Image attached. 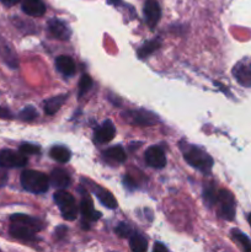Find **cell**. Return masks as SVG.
Wrapping results in <instances>:
<instances>
[{
	"label": "cell",
	"instance_id": "cell-1",
	"mask_svg": "<svg viewBox=\"0 0 251 252\" xmlns=\"http://www.w3.org/2000/svg\"><path fill=\"white\" fill-rule=\"evenodd\" d=\"M10 220H11L10 234L19 240H33L36 233H38L43 228V224L41 220L25 216V214H14V216H11Z\"/></svg>",
	"mask_w": 251,
	"mask_h": 252
},
{
	"label": "cell",
	"instance_id": "cell-2",
	"mask_svg": "<svg viewBox=\"0 0 251 252\" xmlns=\"http://www.w3.org/2000/svg\"><path fill=\"white\" fill-rule=\"evenodd\" d=\"M22 187L31 193H44L49 189V179L41 171L25 170L20 177Z\"/></svg>",
	"mask_w": 251,
	"mask_h": 252
},
{
	"label": "cell",
	"instance_id": "cell-3",
	"mask_svg": "<svg viewBox=\"0 0 251 252\" xmlns=\"http://www.w3.org/2000/svg\"><path fill=\"white\" fill-rule=\"evenodd\" d=\"M184 152V158L191 166L204 174H209L213 167V159L199 148L193 145H186V148H181Z\"/></svg>",
	"mask_w": 251,
	"mask_h": 252
},
{
	"label": "cell",
	"instance_id": "cell-4",
	"mask_svg": "<svg viewBox=\"0 0 251 252\" xmlns=\"http://www.w3.org/2000/svg\"><path fill=\"white\" fill-rule=\"evenodd\" d=\"M54 201L61 211L62 217L65 220H75L78 217V206L75 198L65 191H58L54 193Z\"/></svg>",
	"mask_w": 251,
	"mask_h": 252
},
{
	"label": "cell",
	"instance_id": "cell-5",
	"mask_svg": "<svg viewBox=\"0 0 251 252\" xmlns=\"http://www.w3.org/2000/svg\"><path fill=\"white\" fill-rule=\"evenodd\" d=\"M217 203L219 206V213L225 220H233L235 218V198L228 189H220L217 194Z\"/></svg>",
	"mask_w": 251,
	"mask_h": 252
},
{
	"label": "cell",
	"instance_id": "cell-6",
	"mask_svg": "<svg viewBox=\"0 0 251 252\" xmlns=\"http://www.w3.org/2000/svg\"><path fill=\"white\" fill-rule=\"evenodd\" d=\"M123 117L133 126H154L157 122V115L144 110L127 111L123 113Z\"/></svg>",
	"mask_w": 251,
	"mask_h": 252
},
{
	"label": "cell",
	"instance_id": "cell-7",
	"mask_svg": "<svg viewBox=\"0 0 251 252\" xmlns=\"http://www.w3.org/2000/svg\"><path fill=\"white\" fill-rule=\"evenodd\" d=\"M27 164V158L22 153L4 149L0 152V167H22Z\"/></svg>",
	"mask_w": 251,
	"mask_h": 252
},
{
	"label": "cell",
	"instance_id": "cell-8",
	"mask_svg": "<svg viewBox=\"0 0 251 252\" xmlns=\"http://www.w3.org/2000/svg\"><path fill=\"white\" fill-rule=\"evenodd\" d=\"M233 75L240 85L245 88L251 86V58H244L235 64Z\"/></svg>",
	"mask_w": 251,
	"mask_h": 252
},
{
	"label": "cell",
	"instance_id": "cell-9",
	"mask_svg": "<svg viewBox=\"0 0 251 252\" xmlns=\"http://www.w3.org/2000/svg\"><path fill=\"white\" fill-rule=\"evenodd\" d=\"M145 161L149 166L155 169H162L166 165V157L161 148L150 147L145 152Z\"/></svg>",
	"mask_w": 251,
	"mask_h": 252
},
{
	"label": "cell",
	"instance_id": "cell-10",
	"mask_svg": "<svg viewBox=\"0 0 251 252\" xmlns=\"http://www.w3.org/2000/svg\"><path fill=\"white\" fill-rule=\"evenodd\" d=\"M48 30L52 33V36L56 37L57 39L61 41H66L70 37V29H69L68 24L59 19H52L48 21Z\"/></svg>",
	"mask_w": 251,
	"mask_h": 252
},
{
	"label": "cell",
	"instance_id": "cell-11",
	"mask_svg": "<svg viewBox=\"0 0 251 252\" xmlns=\"http://www.w3.org/2000/svg\"><path fill=\"white\" fill-rule=\"evenodd\" d=\"M144 17L147 24L150 27L157 26L161 17V10H160L159 2L157 0H148L144 5Z\"/></svg>",
	"mask_w": 251,
	"mask_h": 252
},
{
	"label": "cell",
	"instance_id": "cell-12",
	"mask_svg": "<svg viewBox=\"0 0 251 252\" xmlns=\"http://www.w3.org/2000/svg\"><path fill=\"white\" fill-rule=\"evenodd\" d=\"M80 212L81 214H83L84 221L86 220V223H91V221H95L101 218L100 212L95 211L93 201H91L90 197L86 194V192H84L83 193V198H81V203H80Z\"/></svg>",
	"mask_w": 251,
	"mask_h": 252
},
{
	"label": "cell",
	"instance_id": "cell-13",
	"mask_svg": "<svg viewBox=\"0 0 251 252\" xmlns=\"http://www.w3.org/2000/svg\"><path fill=\"white\" fill-rule=\"evenodd\" d=\"M116 128L111 121H105L95 129V140L97 143H108L115 138Z\"/></svg>",
	"mask_w": 251,
	"mask_h": 252
},
{
	"label": "cell",
	"instance_id": "cell-14",
	"mask_svg": "<svg viewBox=\"0 0 251 252\" xmlns=\"http://www.w3.org/2000/svg\"><path fill=\"white\" fill-rule=\"evenodd\" d=\"M90 186H91V189H93L94 194L97 197L98 201H100L103 206L107 207V208L110 209L117 208V201H116V198L112 196V193H111L110 191L102 189V187L98 186V185L96 184H90Z\"/></svg>",
	"mask_w": 251,
	"mask_h": 252
},
{
	"label": "cell",
	"instance_id": "cell-15",
	"mask_svg": "<svg viewBox=\"0 0 251 252\" xmlns=\"http://www.w3.org/2000/svg\"><path fill=\"white\" fill-rule=\"evenodd\" d=\"M49 181L57 189H66V187L70 186V175L68 174V171L63 169H56L52 171L51 177H49Z\"/></svg>",
	"mask_w": 251,
	"mask_h": 252
},
{
	"label": "cell",
	"instance_id": "cell-16",
	"mask_svg": "<svg viewBox=\"0 0 251 252\" xmlns=\"http://www.w3.org/2000/svg\"><path fill=\"white\" fill-rule=\"evenodd\" d=\"M22 11L29 16H42L46 12V5L42 0H25Z\"/></svg>",
	"mask_w": 251,
	"mask_h": 252
},
{
	"label": "cell",
	"instance_id": "cell-17",
	"mask_svg": "<svg viewBox=\"0 0 251 252\" xmlns=\"http://www.w3.org/2000/svg\"><path fill=\"white\" fill-rule=\"evenodd\" d=\"M56 68L59 73H62L65 76H71L74 75L76 70L75 63H74L73 59L68 56H59L56 59Z\"/></svg>",
	"mask_w": 251,
	"mask_h": 252
},
{
	"label": "cell",
	"instance_id": "cell-18",
	"mask_svg": "<svg viewBox=\"0 0 251 252\" xmlns=\"http://www.w3.org/2000/svg\"><path fill=\"white\" fill-rule=\"evenodd\" d=\"M66 97H68L66 95H58V96H54V97L48 98V100L44 102V112H46L48 116H53L54 113H57L59 110H61L64 101L66 100Z\"/></svg>",
	"mask_w": 251,
	"mask_h": 252
},
{
	"label": "cell",
	"instance_id": "cell-19",
	"mask_svg": "<svg viewBox=\"0 0 251 252\" xmlns=\"http://www.w3.org/2000/svg\"><path fill=\"white\" fill-rule=\"evenodd\" d=\"M129 246L132 251L134 252H144L148 249V241L143 235L138 233L130 234L129 236Z\"/></svg>",
	"mask_w": 251,
	"mask_h": 252
},
{
	"label": "cell",
	"instance_id": "cell-20",
	"mask_svg": "<svg viewBox=\"0 0 251 252\" xmlns=\"http://www.w3.org/2000/svg\"><path fill=\"white\" fill-rule=\"evenodd\" d=\"M51 157L52 159H54L56 161L62 162V164H65L70 160V152L69 149H66L65 147H62V145H57L51 149Z\"/></svg>",
	"mask_w": 251,
	"mask_h": 252
},
{
	"label": "cell",
	"instance_id": "cell-21",
	"mask_svg": "<svg viewBox=\"0 0 251 252\" xmlns=\"http://www.w3.org/2000/svg\"><path fill=\"white\" fill-rule=\"evenodd\" d=\"M160 47V41L159 39H152V41H148L138 49V56L140 59H144L147 57H149L153 52L157 51Z\"/></svg>",
	"mask_w": 251,
	"mask_h": 252
},
{
	"label": "cell",
	"instance_id": "cell-22",
	"mask_svg": "<svg viewBox=\"0 0 251 252\" xmlns=\"http://www.w3.org/2000/svg\"><path fill=\"white\" fill-rule=\"evenodd\" d=\"M231 236H233L234 240L241 246V249H243L244 251H251V240L245 235V234L241 233L239 229H233V230H231Z\"/></svg>",
	"mask_w": 251,
	"mask_h": 252
},
{
	"label": "cell",
	"instance_id": "cell-23",
	"mask_svg": "<svg viewBox=\"0 0 251 252\" xmlns=\"http://www.w3.org/2000/svg\"><path fill=\"white\" fill-rule=\"evenodd\" d=\"M103 154H105V157H107L108 159L117 162H123L126 161V159H127V155H126L125 150H123L122 147H112L110 148V149L106 150Z\"/></svg>",
	"mask_w": 251,
	"mask_h": 252
},
{
	"label": "cell",
	"instance_id": "cell-24",
	"mask_svg": "<svg viewBox=\"0 0 251 252\" xmlns=\"http://www.w3.org/2000/svg\"><path fill=\"white\" fill-rule=\"evenodd\" d=\"M91 86H93V79L88 74H84L79 81V97H83L90 90Z\"/></svg>",
	"mask_w": 251,
	"mask_h": 252
},
{
	"label": "cell",
	"instance_id": "cell-25",
	"mask_svg": "<svg viewBox=\"0 0 251 252\" xmlns=\"http://www.w3.org/2000/svg\"><path fill=\"white\" fill-rule=\"evenodd\" d=\"M19 117L21 118L22 121H25V122H31V121H33L34 118L37 117V111L34 110L32 106H29V107L24 108V110L20 112Z\"/></svg>",
	"mask_w": 251,
	"mask_h": 252
},
{
	"label": "cell",
	"instance_id": "cell-26",
	"mask_svg": "<svg viewBox=\"0 0 251 252\" xmlns=\"http://www.w3.org/2000/svg\"><path fill=\"white\" fill-rule=\"evenodd\" d=\"M39 147L34 144H30V143H24V144L20 147V153H22L24 155H34L39 153Z\"/></svg>",
	"mask_w": 251,
	"mask_h": 252
},
{
	"label": "cell",
	"instance_id": "cell-27",
	"mask_svg": "<svg viewBox=\"0 0 251 252\" xmlns=\"http://www.w3.org/2000/svg\"><path fill=\"white\" fill-rule=\"evenodd\" d=\"M217 194L216 191H214L213 187H209V189H207L206 191H204V194H203V198L204 201L207 202V204H216L217 203Z\"/></svg>",
	"mask_w": 251,
	"mask_h": 252
},
{
	"label": "cell",
	"instance_id": "cell-28",
	"mask_svg": "<svg viewBox=\"0 0 251 252\" xmlns=\"http://www.w3.org/2000/svg\"><path fill=\"white\" fill-rule=\"evenodd\" d=\"M116 233L120 236H122V238H126V236H130V229L125 223H122L116 228Z\"/></svg>",
	"mask_w": 251,
	"mask_h": 252
},
{
	"label": "cell",
	"instance_id": "cell-29",
	"mask_svg": "<svg viewBox=\"0 0 251 252\" xmlns=\"http://www.w3.org/2000/svg\"><path fill=\"white\" fill-rule=\"evenodd\" d=\"M7 182V172L5 171L4 167H1L0 169V187L5 186Z\"/></svg>",
	"mask_w": 251,
	"mask_h": 252
},
{
	"label": "cell",
	"instance_id": "cell-30",
	"mask_svg": "<svg viewBox=\"0 0 251 252\" xmlns=\"http://www.w3.org/2000/svg\"><path fill=\"white\" fill-rule=\"evenodd\" d=\"M0 117H1V118H11L12 115H11V112H10L9 110H6V108L0 107Z\"/></svg>",
	"mask_w": 251,
	"mask_h": 252
},
{
	"label": "cell",
	"instance_id": "cell-31",
	"mask_svg": "<svg viewBox=\"0 0 251 252\" xmlns=\"http://www.w3.org/2000/svg\"><path fill=\"white\" fill-rule=\"evenodd\" d=\"M0 1H1L4 5H6V6H12V5L17 4L20 0H0Z\"/></svg>",
	"mask_w": 251,
	"mask_h": 252
},
{
	"label": "cell",
	"instance_id": "cell-32",
	"mask_svg": "<svg viewBox=\"0 0 251 252\" xmlns=\"http://www.w3.org/2000/svg\"><path fill=\"white\" fill-rule=\"evenodd\" d=\"M167 249L165 248L164 245H162V244H160V243H157L154 245V251L157 252V251H166Z\"/></svg>",
	"mask_w": 251,
	"mask_h": 252
},
{
	"label": "cell",
	"instance_id": "cell-33",
	"mask_svg": "<svg viewBox=\"0 0 251 252\" xmlns=\"http://www.w3.org/2000/svg\"><path fill=\"white\" fill-rule=\"evenodd\" d=\"M248 220H249V223H250V226H251V213L249 214V217H248Z\"/></svg>",
	"mask_w": 251,
	"mask_h": 252
}]
</instances>
